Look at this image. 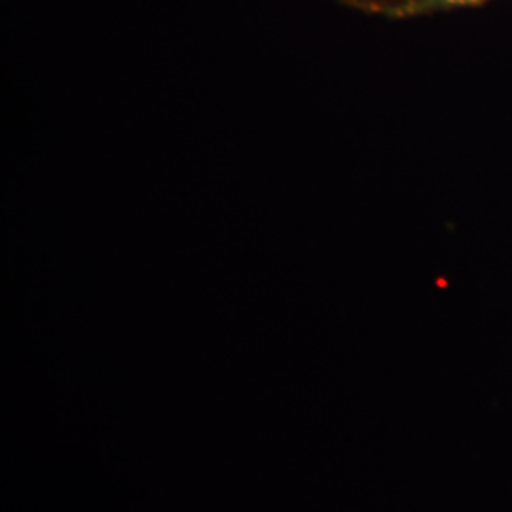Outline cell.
<instances>
[{
	"label": "cell",
	"mask_w": 512,
	"mask_h": 512,
	"mask_svg": "<svg viewBox=\"0 0 512 512\" xmlns=\"http://www.w3.org/2000/svg\"><path fill=\"white\" fill-rule=\"evenodd\" d=\"M482 0H431L429 6H471V4H478Z\"/></svg>",
	"instance_id": "cell-1"
}]
</instances>
